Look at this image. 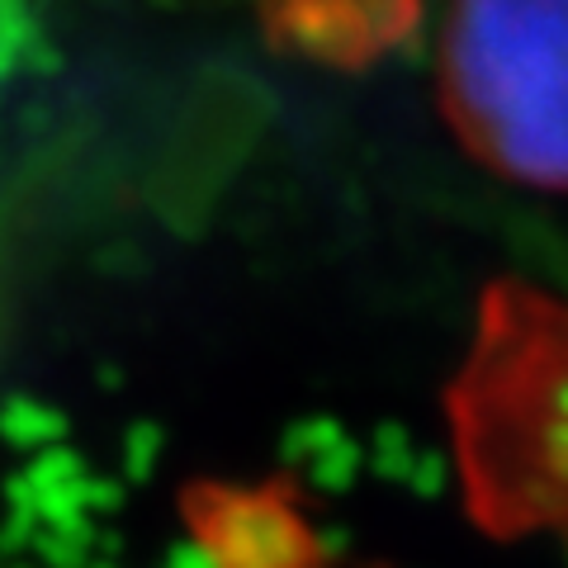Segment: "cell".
I'll use <instances>...</instances> for the list:
<instances>
[{
  "mask_svg": "<svg viewBox=\"0 0 568 568\" xmlns=\"http://www.w3.org/2000/svg\"><path fill=\"white\" fill-rule=\"evenodd\" d=\"M564 6L455 0L446 95L474 152L521 185H564Z\"/></svg>",
  "mask_w": 568,
  "mask_h": 568,
  "instance_id": "1",
  "label": "cell"
}]
</instances>
